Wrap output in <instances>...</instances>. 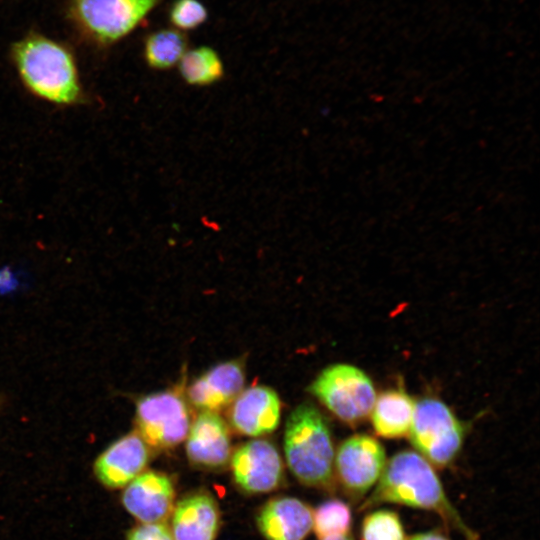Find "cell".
I'll use <instances>...</instances> for the list:
<instances>
[{
  "instance_id": "44dd1931",
  "label": "cell",
  "mask_w": 540,
  "mask_h": 540,
  "mask_svg": "<svg viewBox=\"0 0 540 540\" xmlns=\"http://www.w3.org/2000/svg\"><path fill=\"white\" fill-rule=\"evenodd\" d=\"M399 515L392 510L378 509L368 513L360 528V540H406Z\"/></svg>"
},
{
  "instance_id": "8fae6325",
  "label": "cell",
  "mask_w": 540,
  "mask_h": 540,
  "mask_svg": "<svg viewBox=\"0 0 540 540\" xmlns=\"http://www.w3.org/2000/svg\"><path fill=\"white\" fill-rule=\"evenodd\" d=\"M150 457L151 448L133 431L114 441L98 456L94 472L104 486L123 488L144 472Z\"/></svg>"
},
{
  "instance_id": "603a6c76",
  "label": "cell",
  "mask_w": 540,
  "mask_h": 540,
  "mask_svg": "<svg viewBox=\"0 0 540 540\" xmlns=\"http://www.w3.org/2000/svg\"><path fill=\"white\" fill-rule=\"evenodd\" d=\"M126 540H174L170 527L164 523H141L127 535Z\"/></svg>"
},
{
  "instance_id": "d4e9b609",
  "label": "cell",
  "mask_w": 540,
  "mask_h": 540,
  "mask_svg": "<svg viewBox=\"0 0 540 540\" xmlns=\"http://www.w3.org/2000/svg\"><path fill=\"white\" fill-rule=\"evenodd\" d=\"M326 540H353L352 537L348 536V535H345V536H341V537H336V538H331V539H326Z\"/></svg>"
},
{
  "instance_id": "7c38bea8",
  "label": "cell",
  "mask_w": 540,
  "mask_h": 540,
  "mask_svg": "<svg viewBox=\"0 0 540 540\" xmlns=\"http://www.w3.org/2000/svg\"><path fill=\"white\" fill-rule=\"evenodd\" d=\"M186 439V454L194 466L215 470L230 461V431L216 412L202 411L191 423Z\"/></svg>"
},
{
  "instance_id": "e0dca14e",
  "label": "cell",
  "mask_w": 540,
  "mask_h": 540,
  "mask_svg": "<svg viewBox=\"0 0 540 540\" xmlns=\"http://www.w3.org/2000/svg\"><path fill=\"white\" fill-rule=\"evenodd\" d=\"M414 410L415 402L402 390H387L376 396L370 412L376 434L388 439L408 435Z\"/></svg>"
},
{
  "instance_id": "5bb4252c",
  "label": "cell",
  "mask_w": 540,
  "mask_h": 540,
  "mask_svg": "<svg viewBox=\"0 0 540 540\" xmlns=\"http://www.w3.org/2000/svg\"><path fill=\"white\" fill-rule=\"evenodd\" d=\"M219 528V506L209 492H192L175 503L170 527L174 540H215Z\"/></svg>"
},
{
  "instance_id": "9a60e30c",
  "label": "cell",
  "mask_w": 540,
  "mask_h": 540,
  "mask_svg": "<svg viewBox=\"0 0 540 540\" xmlns=\"http://www.w3.org/2000/svg\"><path fill=\"white\" fill-rule=\"evenodd\" d=\"M243 366L236 360L219 363L195 379L188 388L190 403L202 411L216 412L242 392Z\"/></svg>"
},
{
  "instance_id": "7402d4cb",
  "label": "cell",
  "mask_w": 540,
  "mask_h": 540,
  "mask_svg": "<svg viewBox=\"0 0 540 540\" xmlns=\"http://www.w3.org/2000/svg\"><path fill=\"white\" fill-rule=\"evenodd\" d=\"M207 15L199 0H176L169 11L171 23L179 29H194L205 22Z\"/></svg>"
},
{
  "instance_id": "ac0fdd59",
  "label": "cell",
  "mask_w": 540,
  "mask_h": 540,
  "mask_svg": "<svg viewBox=\"0 0 540 540\" xmlns=\"http://www.w3.org/2000/svg\"><path fill=\"white\" fill-rule=\"evenodd\" d=\"M187 39L175 29H160L149 34L143 55L149 67L164 70L176 65L186 52Z\"/></svg>"
},
{
  "instance_id": "30bf717a",
  "label": "cell",
  "mask_w": 540,
  "mask_h": 540,
  "mask_svg": "<svg viewBox=\"0 0 540 540\" xmlns=\"http://www.w3.org/2000/svg\"><path fill=\"white\" fill-rule=\"evenodd\" d=\"M172 478L159 471H144L133 479L121 496L124 508L140 523H164L175 505Z\"/></svg>"
},
{
  "instance_id": "277c9868",
  "label": "cell",
  "mask_w": 540,
  "mask_h": 540,
  "mask_svg": "<svg viewBox=\"0 0 540 540\" xmlns=\"http://www.w3.org/2000/svg\"><path fill=\"white\" fill-rule=\"evenodd\" d=\"M162 0H65L64 15L81 40L108 48L129 35Z\"/></svg>"
},
{
  "instance_id": "3957f363",
  "label": "cell",
  "mask_w": 540,
  "mask_h": 540,
  "mask_svg": "<svg viewBox=\"0 0 540 540\" xmlns=\"http://www.w3.org/2000/svg\"><path fill=\"white\" fill-rule=\"evenodd\" d=\"M287 465L308 487L332 490L335 450L324 416L312 405L301 404L289 415L284 433Z\"/></svg>"
},
{
  "instance_id": "52a82bcc",
  "label": "cell",
  "mask_w": 540,
  "mask_h": 540,
  "mask_svg": "<svg viewBox=\"0 0 540 540\" xmlns=\"http://www.w3.org/2000/svg\"><path fill=\"white\" fill-rule=\"evenodd\" d=\"M137 432L151 449H171L184 441L191 426L182 394L165 390L146 395L136 405Z\"/></svg>"
},
{
  "instance_id": "7a4b0ae2",
  "label": "cell",
  "mask_w": 540,
  "mask_h": 540,
  "mask_svg": "<svg viewBox=\"0 0 540 540\" xmlns=\"http://www.w3.org/2000/svg\"><path fill=\"white\" fill-rule=\"evenodd\" d=\"M9 53L22 84L35 97L60 106L83 100L77 60L66 44L30 30L11 44Z\"/></svg>"
},
{
  "instance_id": "d6986e66",
  "label": "cell",
  "mask_w": 540,
  "mask_h": 540,
  "mask_svg": "<svg viewBox=\"0 0 540 540\" xmlns=\"http://www.w3.org/2000/svg\"><path fill=\"white\" fill-rule=\"evenodd\" d=\"M179 71L188 84L196 86L217 82L224 73L218 53L208 46L186 51L179 61Z\"/></svg>"
},
{
  "instance_id": "ba28073f",
  "label": "cell",
  "mask_w": 540,
  "mask_h": 540,
  "mask_svg": "<svg viewBox=\"0 0 540 540\" xmlns=\"http://www.w3.org/2000/svg\"><path fill=\"white\" fill-rule=\"evenodd\" d=\"M386 466L385 450L372 436L356 434L335 452L334 476L351 498L360 500L376 485Z\"/></svg>"
},
{
  "instance_id": "4fadbf2b",
  "label": "cell",
  "mask_w": 540,
  "mask_h": 540,
  "mask_svg": "<svg viewBox=\"0 0 540 540\" xmlns=\"http://www.w3.org/2000/svg\"><path fill=\"white\" fill-rule=\"evenodd\" d=\"M280 400L270 387L251 386L232 402L230 423L245 436H263L274 431L280 421Z\"/></svg>"
},
{
  "instance_id": "5b68a950",
  "label": "cell",
  "mask_w": 540,
  "mask_h": 540,
  "mask_svg": "<svg viewBox=\"0 0 540 540\" xmlns=\"http://www.w3.org/2000/svg\"><path fill=\"white\" fill-rule=\"evenodd\" d=\"M408 435L420 455L432 465L444 468L459 454L464 440V429L444 402L435 398H424L415 403Z\"/></svg>"
},
{
  "instance_id": "9c48e42d",
  "label": "cell",
  "mask_w": 540,
  "mask_h": 540,
  "mask_svg": "<svg viewBox=\"0 0 540 540\" xmlns=\"http://www.w3.org/2000/svg\"><path fill=\"white\" fill-rule=\"evenodd\" d=\"M230 462L236 485L246 493H268L283 482L281 455L268 440L256 439L240 445L232 453Z\"/></svg>"
},
{
  "instance_id": "ffe728a7",
  "label": "cell",
  "mask_w": 540,
  "mask_h": 540,
  "mask_svg": "<svg viewBox=\"0 0 540 540\" xmlns=\"http://www.w3.org/2000/svg\"><path fill=\"white\" fill-rule=\"evenodd\" d=\"M351 524V510L341 500L330 499L320 504L313 511L312 529L319 540L348 535Z\"/></svg>"
},
{
  "instance_id": "8992f818",
  "label": "cell",
  "mask_w": 540,
  "mask_h": 540,
  "mask_svg": "<svg viewBox=\"0 0 540 540\" xmlns=\"http://www.w3.org/2000/svg\"><path fill=\"white\" fill-rule=\"evenodd\" d=\"M310 390L330 412L348 424L366 418L376 399L369 376L350 364L328 366L316 377Z\"/></svg>"
},
{
  "instance_id": "2e32d148",
  "label": "cell",
  "mask_w": 540,
  "mask_h": 540,
  "mask_svg": "<svg viewBox=\"0 0 540 540\" xmlns=\"http://www.w3.org/2000/svg\"><path fill=\"white\" fill-rule=\"evenodd\" d=\"M257 526L266 540H304L313 525V510L294 497H276L260 509Z\"/></svg>"
},
{
  "instance_id": "6da1fadb",
  "label": "cell",
  "mask_w": 540,
  "mask_h": 540,
  "mask_svg": "<svg viewBox=\"0 0 540 540\" xmlns=\"http://www.w3.org/2000/svg\"><path fill=\"white\" fill-rule=\"evenodd\" d=\"M383 503L434 512L466 540H479L451 503L432 464L415 451H400L390 458L360 510Z\"/></svg>"
},
{
  "instance_id": "cb8c5ba5",
  "label": "cell",
  "mask_w": 540,
  "mask_h": 540,
  "mask_svg": "<svg viewBox=\"0 0 540 540\" xmlns=\"http://www.w3.org/2000/svg\"><path fill=\"white\" fill-rule=\"evenodd\" d=\"M406 540H450L445 534L440 531H427L417 533Z\"/></svg>"
}]
</instances>
